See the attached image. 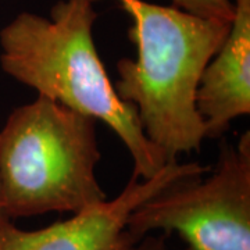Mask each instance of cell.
I'll return each mask as SVG.
<instances>
[{"label":"cell","instance_id":"9c48e42d","mask_svg":"<svg viewBox=\"0 0 250 250\" xmlns=\"http://www.w3.org/2000/svg\"><path fill=\"white\" fill-rule=\"evenodd\" d=\"M1 215H4L3 214V202H1V188H0V217ZM6 217V215H4Z\"/></svg>","mask_w":250,"mask_h":250},{"label":"cell","instance_id":"8992f818","mask_svg":"<svg viewBox=\"0 0 250 250\" xmlns=\"http://www.w3.org/2000/svg\"><path fill=\"white\" fill-rule=\"evenodd\" d=\"M233 3L231 29L197 88L196 108L208 139L221 138L233 120L250 114V0Z\"/></svg>","mask_w":250,"mask_h":250},{"label":"cell","instance_id":"ba28073f","mask_svg":"<svg viewBox=\"0 0 250 250\" xmlns=\"http://www.w3.org/2000/svg\"><path fill=\"white\" fill-rule=\"evenodd\" d=\"M131 250H167V235H146Z\"/></svg>","mask_w":250,"mask_h":250},{"label":"cell","instance_id":"30bf717a","mask_svg":"<svg viewBox=\"0 0 250 250\" xmlns=\"http://www.w3.org/2000/svg\"><path fill=\"white\" fill-rule=\"evenodd\" d=\"M93 1H96V0H93Z\"/></svg>","mask_w":250,"mask_h":250},{"label":"cell","instance_id":"5b68a950","mask_svg":"<svg viewBox=\"0 0 250 250\" xmlns=\"http://www.w3.org/2000/svg\"><path fill=\"white\" fill-rule=\"evenodd\" d=\"M208 167L197 163H168L149 179L131 175L121 193L111 200L72 214L68 220L25 231L0 217V250H131L126 220L138 206L164 187L188 177L203 175Z\"/></svg>","mask_w":250,"mask_h":250},{"label":"cell","instance_id":"7a4b0ae2","mask_svg":"<svg viewBox=\"0 0 250 250\" xmlns=\"http://www.w3.org/2000/svg\"><path fill=\"white\" fill-rule=\"evenodd\" d=\"M129 14L136 59L117 62L114 89L131 103L147 139L168 163L199 150L205 124L196 108L199 82L223 46L231 21L199 17L175 6L118 0Z\"/></svg>","mask_w":250,"mask_h":250},{"label":"cell","instance_id":"277c9868","mask_svg":"<svg viewBox=\"0 0 250 250\" xmlns=\"http://www.w3.org/2000/svg\"><path fill=\"white\" fill-rule=\"evenodd\" d=\"M125 231L136 245L153 231L178 233L185 250H250V132L224 142L213 174L164 187L131 211Z\"/></svg>","mask_w":250,"mask_h":250},{"label":"cell","instance_id":"52a82bcc","mask_svg":"<svg viewBox=\"0 0 250 250\" xmlns=\"http://www.w3.org/2000/svg\"><path fill=\"white\" fill-rule=\"evenodd\" d=\"M172 6L199 17L232 21L235 14L233 0H172Z\"/></svg>","mask_w":250,"mask_h":250},{"label":"cell","instance_id":"3957f363","mask_svg":"<svg viewBox=\"0 0 250 250\" xmlns=\"http://www.w3.org/2000/svg\"><path fill=\"white\" fill-rule=\"evenodd\" d=\"M95 118L46 96L11 111L0 131L3 214H77L107 200L96 178Z\"/></svg>","mask_w":250,"mask_h":250},{"label":"cell","instance_id":"6da1fadb","mask_svg":"<svg viewBox=\"0 0 250 250\" xmlns=\"http://www.w3.org/2000/svg\"><path fill=\"white\" fill-rule=\"evenodd\" d=\"M93 0H59L43 17L22 11L0 31V67L11 78L102 121L134 160L132 174L149 179L168 161L145 135L136 108L121 100L93 41ZM172 163V161H171Z\"/></svg>","mask_w":250,"mask_h":250}]
</instances>
